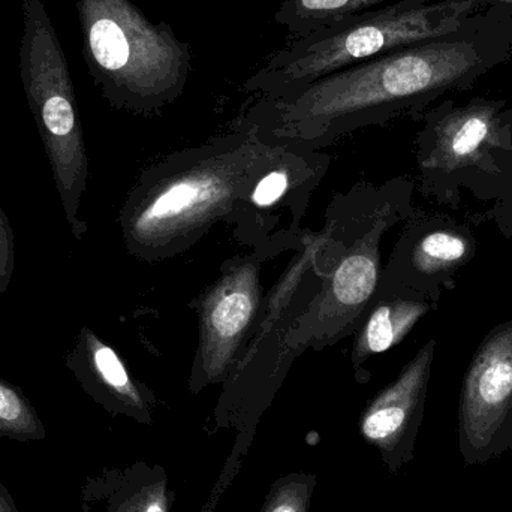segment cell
<instances>
[{"label":"cell","instance_id":"cell-1","mask_svg":"<svg viewBox=\"0 0 512 512\" xmlns=\"http://www.w3.org/2000/svg\"><path fill=\"white\" fill-rule=\"evenodd\" d=\"M512 57V11L481 6L459 29L334 72L276 98H251L237 120L271 143L322 152L360 129L418 119Z\"/></svg>","mask_w":512,"mask_h":512},{"label":"cell","instance_id":"cell-2","mask_svg":"<svg viewBox=\"0 0 512 512\" xmlns=\"http://www.w3.org/2000/svg\"><path fill=\"white\" fill-rule=\"evenodd\" d=\"M280 147L236 119L228 134L144 170L120 210L126 251L162 261L188 251L221 222L236 233L256 180Z\"/></svg>","mask_w":512,"mask_h":512},{"label":"cell","instance_id":"cell-3","mask_svg":"<svg viewBox=\"0 0 512 512\" xmlns=\"http://www.w3.org/2000/svg\"><path fill=\"white\" fill-rule=\"evenodd\" d=\"M83 56L102 98L135 116L159 114L185 92L191 48L132 0H77Z\"/></svg>","mask_w":512,"mask_h":512},{"label":"cell","instance_id":"cell-4","mask_svg":"<svg viewBox=\"0 0 512 512\" xmlns=\"http://www.w3.org/2000/svg\"><path fill=\"white\" fill-rule=\"evenodd\" d=\"M477 9L454 0H396L289 42L246 80L245 90L252 98L288 95L334 72L447 35Z\"/></svg>","mask_w":512,"mask_h":512},{"label":"cell","instance_id":"cell-5","mask_svg":"<svg viewBox=\"0 0 512 512\" xmlns=\"http://www.w3.org/2000/svg\"><path fill=\"white\" fill-rule=\"evenodd\" d=\"M418 119V188L426 198L457 209L460 191L498 200L512 177V105L501 99H453Z\"/></svg>","mask_w":512,"mask_h":512},{"label":"cell","instance_id":"cell-6","mask_svg":"<svg viewBox=\"0 0 512 512\" xmlns=\"http://www.w3.org/2000/svg\"><path fill=\"white\" fill-rule=\"evenodd\" d=\"M414 188L411 180L396 179L384 186L358 183L349 191L354 216L351 237L294 328L292 339L300 354L306 349L321 352L354 336L378 294L382 239L411 215Z\"/></svg>","mask_w":512,"mask_h":512},{"label":"cell","instance_id":"cell-7","mask_svg":"<svg viewBox=\"0 0 512 512\" xmlns=\"http://www.w3.org/2000/svg\"><path fill=\"white\" fill-rule=\"evenodd\" d=\"M20 75L53 171L69 230L77 242L87 233L78 218L87 188L89 159L68 60L44 0H23Z\"/></svg>","mask_w":512,"mask_h":512},{"label":"cell","instance_id":"cell-8","mask_svg":"<svg viewBox=\"0 0 512 512\" xmlns=\"http://www.w3.org/2000/svg\"><path fill=\"white\" fill-rule=\"evenodd\" d=\"M264 261L255 252L228 259L218 279L192 303L198 316V345L189 376L192 393L224 384L242 357L264 301Z\"/></svg>","mask_w":512,"mask_h":512},{"label":"cell","instance_id":"cell-9","mask_svg":"<svg viewBox=\"0 0 512 512\" xmlns=\"http://www.w3.org/2000/svg\"><path fill=\"white\" fill-rule=\"evenodd\" d=\"M512 450V321L493 328L463 376L459 451L466 466H483Z\"/></svg>","mask_w":512,"mask_h":512},{"label":"cell","instance_id":"cell-10","mask_svg":"<svg viewBox=\"0 0 512 512\" xmlns=\"http://www.w3.org/2000/svg\"><path fill=\"white\" fill-rule=\"evenodd\" d=\"M330 162V156L324 152L280 147L276 158L256 180L234 239L251 246L264 259L297 249L304 233L286 215L295 224H301Z\"/></svg>","mask_w":512,"mask_h":512},{"label":"cell","instance_id":"cell-11","mask_svg":"<svg viewBox=\"0 0 512 512\" xmlns=\"http://www.w3.org/2000/svg\"><path fill=\"white\" fill-rule=\"evenodd\" d=\"M475 252L477 240L465 222L414 209L382 267L379 288L439 301L454 288V277Z\"/></svg>","mask_w":512,"mask_h":512},{"label":"cell","instance_id":"cell-12","mask_svg":"<svg viewBox=\"0 0 512 512\" xmlns=\"http://www.w3.org/2000/svg\"><path fill=\"white\" fill-rule=\"evenodd\" d=\"M435 351L436 340L430 339L361 414V438L379 451L391 474L414 459Z\"/></svg>","mask_w":512,"mask_h":512},{"label":"cell","instance_id":"cell-13","mask_svg":"<svg viewBox=\"0 0 512 512\" xmlns=\"http://www.w3.org/2000/svg\"><path fill=\"white\" fill-rule=\"evenodd\" d=\"M66 367L81 388L110 414L152 423L153 394L132 378L116 349L95 331L81 328L74 348L66 355Z\"/></svg>","mask_w":512,"mask_h":512},{"label":"cell","instance_id":"cell-14","mask_svg":"<svg viewBox=\"0 0 512 512\" xmlns=\"http://www.w3.org/2000/svg\"><path fill=\"white\" fill-rule=\"evenodd\" d=\"M173 501L164 468L134 463L87 477L78 512H170Z\"/></svg>","mask_w":512,"mask_h":512},{"label":"cell","instance_id":"cell-15","mask_svg":"<svg viewBox=\"0 0 512 512\" xmlns=\"http://www.w3.org/2000/svg\"><path fill=\"white\" fill-rule=\"evenodd\" d=\"M438 304L439 301L411 292L379 288L372 307L354 334L351 364L355 378L366 382L370 378L366 372L367 361L402 343L427 313L438 309Z\"/></svg>","mask_w":512,"mask_h":512},{"label":"cell","instance_id":"cell-16","mask_svg":"<svg viewBox=\"0 0 512 512\" xmlns=\"http://www.w3.org/2000/svg\"><path fill=\"white\" fill-rule=\"evenodd\" d=\"M388 2L393 0H285L277 9L274 20L298 39Z\"/></svg>","mask_w":512,"mask_h":512},{"label":"cell","instance_id":"cell-17","mask_svg":"<svg viewBox=\"0 0 512 512\" xmlns=\"http://www.w3.org/2000/svg\"><path fill=\"white\" fill-rule=\"evenodd\" d=\"M0 438L15 442H42L47 430L35 406L20 388L0 378Z\"/></svg>","mask_w":512,"mask_h":512},{"label":"cell","instance_id":"cell-18","mask_svg":"<svg viewBox=\"0 0 512 512\" xmlns=\"http://www.w3.org/2000/svg\"><path fill=\"white\" fill-rule=\"evenodd\" d=\"M315 489V475L304 472L285 475L271 486L259 512H309Z\"/></svg>","mask_w":512,"mask_h":512},{"label":"cell","instance_id":"cell-19","mask_svg":"<svg viewBox=\"0 0 512 512\" xmlns=\"http://www.w3.org/2000/svg\"><path fill=\"white\" fill-rule=\"evenodd\" d=\"M15 268L14 233L0 204V294L11 285Z\"/></svg>","mask_w":512,"mask_h":512},{"label":"cell","instance_id":"cell-20","mask_svg":"<svg viewBox=\"0 0 512 512\" xmlns=\"http://www.w3.org/2000/svg\"><path fill=\"white\" fill-rule=\"evenodd\" d=\"M493 212V219L498 222L502 233L512 236V177L504 194L498 198Z\"/></svg>","mask_w":512,"mask_h":512},{"label":"cell","instance_id":"cell-21","mask_svg":"<svg viewBox=\"0 0 512 512\" xmlns=\"http://www.w3.org/2000/svg\"><path fill=\"white\" fill-rule=\"evenodd\" d=\"M0 512H20L9 490L0 478Z\"/></svg>","mask_w":512,"mask_h":512},{"label":"cell","instance_id":"cell-22","mask_svg":"<svg viewBox=\"0 0 512 512\" xmlns=\"http://www.w3.org/2000/svg\"><path fill=\"white\" fill-rule=\"evenodd\" d=\"M454 2H472L478 8L481 6H504L512 11V0H454Z\"/></svg>","mask_w":512,"mask_h":512}]
</instances>
